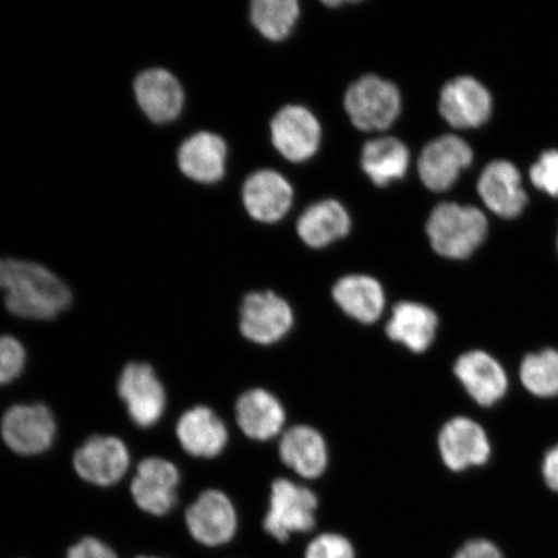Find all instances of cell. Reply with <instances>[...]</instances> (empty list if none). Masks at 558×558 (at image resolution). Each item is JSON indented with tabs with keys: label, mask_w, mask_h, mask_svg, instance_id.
<instances>
[{
	"label": "cell",
	"mask_w": 558,
	"mask_h": 558,
	"mask_svg": "<svg viewBox=\"0 0 558 558\" xmlns=\"http://www.w3.org/2000/svg\"><path fill=\"white\" fill-rule=\"evenodd\" d=\"M3 290L7 310L21 318L52 319L72 304V292L38 263L5 259Z\"/></svg>",
	"instance_id": "1"
},
{
	"label": "cell",
	"mask_w": 558,
	"mask_h": 558,
	"mask_svg": "<svg viewBox=\"0 0 558 558\" xmlns=\"http://www.w3.org/2000/svg\"><path fill=\"white\" fill-rule=\"evenodd\" d=\"M425 233L439 256L463 260L486 239L487 220L477 207L442 202L432 209Z\"/></svg>",
	"instance_id": "2"
},
{
	"label": "cell",
	"mask_w": 558,
	"mask_h": 558,
	"mask_svg": "<svg viewBox=\"0 0 558 558\" xmlns=\"http://www.w3.org/2000/svg\"><path fill=\"white\" fill-rule=\"evenodd\" d=\"M344 109L354 128L379 132L388 130L400 117L402 97L392 82L367 74L348 87Z\"/></svg>",
	"instance_id": "3"
},
{
	"label": "cell",
	"mask_w": 558,
	"mask_h": 558,
	"mask_svg": "<svg viewBox=\"0 0 558 558\" xmlns=\"http://www.w3.org/2000/svg\"><path fill=\"white\" fill-rule=\"evenodd\" d=\"M318 500L308 487L278 478L271 485L269 511L264 529L279 542L294 533H306L316 525Z\"/></svg>",
	"instance_id": "4"
},
{
	"label": "cell",
	"mask_w": 558,
	"mask_h": 558,
	"mask_svg": "<svg viewBox=\"0 0 558 558\" xmlns=\"http://www.w3.org/2000/svg\"><path fill=\"white\" fill-rule=\"evenodd\" d=\"M0 429L12 451L26 457L39 456L53 445L56 421L46 404L21 403L5 411Z\"/></svg>",
	"instance_id": "5"
},
{
	"label": "cell",
	"mask_w": 558,
	"mask_h": 558,
	"mask_svg": "<svg viewBox=\"0 0 558 558\" xmlns=\"http://www.w3.org/2000/svg\"><path fill=\"white\" fill-rule=\"evenodd\" d=\"M270 137L283 158L303 163L316 156L323 129L317 117L302 105H286L270 122Z\"/></svg>",
	"instance_id": "6"
},
{
	"label": "cell",
	"mask_w": 558,
	"mask_h": 558,
	"mask_svg": "<svg viewBox=\"0 0 558 558\" xmlns=\"http://www.w3.org/2000/svg\"><path fill=\"white\" fill-rule=\"evenodd\" d=\"M294 325V312L271 291L251 292L243 299L240 327L244 338L260 345L278 343Z\"/></svg>",
	"instance_id": "7"
},
{
	"label": "cell",
	"mask_w": 558,
	"mask_h": 558,
	"mask_svg": "<svg viewBox=\"0 0 558 558\" xmlns=\"http://www.w3.org/2000/svg\"><path fill=\"white\" fill-rule=\"evenodd\" d=\"M473 151L462 137L442 135L424 146L417 158V173L432 192H446L472 165Z\"/></svg>",
	"instance_id": "8"
},
{
	"label": "cell",
	"mask_w": 558,
	"mask_h": 558,
	"mask_svg": "<svg viewBox=\"0 0 558 558\" xmlns=\"http://www.w3.org/2000/svg\"><path fill=\"white\" fill-rule=\"evenodd\" d=\"M118 393L128 407L129 414L138 427L149 428L159 422L166 409L162 383L148 364L131 362L123 368Z\"/></svg>",
	"instance_id": "9"
},
{
	"label": "cell",
	"mask_w": 558,
	"mask_h": 558,
	"mask_svg": "<svg viewBox=\"0 0 558 558\" xmlns=\"http://www.w3.org/2000/svg\"><path fill=\"white\" fill-rule=\"evenodd\" d=\"M439 114L456 129H476L492 116V95L473 76H458L439 94Z\"/></svg>",
	"instance_id": "10"
},
{
	"label": "cell",
	"mask_w": 558,
	"mask_h": 558,
	"mask_svg": "<svg viewBox=\"0 0 558 558\" xmlns=\"http://www.w3.org/2000/svg\"><path fill=\"white\" fill-rule=\"evenodd\" d=\"M179 484L177 465L162 458H148L138 464L131 493L144 512L165 515L178 504Z\"/></svg>",
	"instance_id": "11"
},
{
	"label": "cell",
	"mask_w": 558,
	"mask_h": 558,
	"mask_svg": "<svg viewBox=\"0 0 558 558\" xmlns=\"http://www.w3.org/2000/svg\"><path fill=\"white\" fill-rule=\"evenodd\" d=\"M130 466L128 446L120 438L94 436L76 450L74 469L87 483L111 486L123 478Z\"/></svg>",
	"instance_id": "12"
},
{
	"label": "cell",
	"mask_w": 558,
	"mask_h": 558,
	"mask_svg": "<svg viewBox=\"0 0 558 558\" xmlns=\"http://www.w3.org/2000/svg\"><path fill=\"white\" fill-rule=\"evenodd\" d=\"M187 529L193 538L208 547H218L233 539L236 512L225 493L207 490L187 508Z\"/></svg>",
	"instance_id": "13"
},
{
	"label": "cell",
	"mask_w": 558,
	"mask_h": 558,
	"mask_svg": "<svg viewBox=\"0 0 558 558\" xmlns=\"http://www.w3.org/2000/svg\"><path fill=\"white\" fill-rule=\"evenodd\" d=\"M242 201L251 218L264 225H275L290 211L294 190L283 174L260 170L244 181Z\"/></svg>",
	"instance_id": "14"
},
{
	"label": "cell",
	"mask_w": 558,
	"mask_h": 558,
	"mask_svg": "<svg viewBox=\"0 0 558 558\" xmlns=\"http://www.w3.org/2000/svg\"><path fill=\"white\" fill-rule=\"evenodd\" d=\"M438 449L446 466L462 472L481 465L490 457V444L483 427L469 417L458 416L439 432Z\"/></svg>",
	"instance_id": "15"
},
{
	"label": "cell",
	"mask_w": 558,
	"mask_h": 558,
	"mask_svg": "<svg viewBox=\"0 0 558 558\" xmlns=\"http://www.w3.org/2000/svg\"><path fill=\"white\" fill-rule=\"evenodd\" d=\"M136 101L143 113L155 123H169L181 114L185 104L183 86L166 69H148L134 83Z\"/></svg>",
	"instance_id": "16"
},
{
	"label": "cell",
	"mask_w": 558,
	"mask_h": 558,
	"mask_svg": "<svg viewBox=\"0 0 558 558\" xmlns=\"http://www.w3.org/2000/svg\"><path fill=\"white\" fill-rule=\"evenodd\" d=\"M227 162V143L213 132H198L187 137L178 151L180 171L201 184L218 183L225 178Z\"/></svg>",
	"instance_id": "17"
},
{
	"label": "cell",
	"mask_w": 558,
	"mask_h": 558,
	"mask_svg": "<svg viewBox=\"0 0 558 558\" xmlns=\"http://www.w3.org/2000/svg\"><path fill=\"white\" fill-rule=\"evenodd\" d=\"M477 190L488 209L501 218H515L526 206L521 173L507 160L488 163L481 173Z\"/></svg>",
	"instance_id": "18"
},
{
	"label": "cell",
	"mask_w": 558,
	"mask_h": 558,
	"mask_svg": "<svg viewBox=\"0 0 558 558\" xmlns=\"http://www.w3.org/2000/svg\"><path fill=\"white\" fill-rule=\"evenodd\" d=\"M453 372L481 407H492L507 392L508 380L504 367L486 352L464 353L457 361Z\"/></svg>",
	"instance_id": "19"
},
{
	"label": "cell",
	"mask_w": 558,
	"mask_h": 558,
	"mask_svg": "<svg viewBox=\"0 0 558 558\" xmlns=\"http://www.w3.org/2000/svg\"><path fill=\"white\" fill-rule=\"evenodd\" d=\"M279 457L288 469L310 480L323 476L329 464L324 436L304 424L284 432L279 442Z\"/></svg>",
	"instance_id": "20"
},
{
	"label": "cell",
	"mask_w": 558,
	"mask_h": 558,
	"mask_svg": "<svg viewBox=\"0 0 558 558\" xmlns=\"http://www.w3.org/2000/svg\"><path fill=\"white\" fill-rule=\"evenodd\" d=\"M235 417L244 435L256 441H268L283 430L286 411L275 395L256 388L236 401Z\"/></svg>",
	"instance_id": "21"
},
{
	"label": "cell",
	"mask_w": 558,
	"mask_h": 558,
	"mask_svg": "<svg viewBox=\"0 0 558 558\" xmlns=\"http://www.w3.org/2000/svg\"><path fill=\"white\" fill-rule=\"evenodd\" d=\"M177 434L183 449L195 458L218 457L228 444L225 422L206 407H197L180 417Z\"/></svg>",
	"instance_id": "22"
},
{
	"label": "cell",
	"mask_w": 558,
	"mask_h": 558,
	"mask_svg": "<svg viewBox=\"0 0 558 558\" xmlns=\"http://www.w3.org/2000/svg\"><path fill=\"white\" fill-rule=\"evenodd\" d=\"M351 229V216L337 199H324L311 205L296 222L300 240L312 248H325L343 240Z\"/></svg>",
	"instance_id": "23"
},
{
	"label": "cell",
	"mask_w": 558,
	"mask_h": 558,
	"mask_svg": "<svg viewBox=\"0 0 558 558\" xmlns=\"http://www.w3.org/2000/svg\"><path fill=\"white\" fill-rule=\"evenodd\" d=\"M332 298L347 316L365 325L376 323L386 308V294L381 283L365 275L340 278L333 286Z\"/></svg>",
	"instance_id": "24"
},
{
	"label": "cell",
	"mask_w": 558,
	"mask_h": 558,
	"mask_svg": "<svg viewBox=\"0 0 558 558\" xmlns=\"http://www.w3.org/2000/svg\"><path fill=\"white\" fill-rule=\"evenodd\" d=\"M438 318L429 306L415 302H401L393 308L387 324L390 340L410 349L411 352L423 353L434 343Z\"/></svg>",
	"instance_id": "25"
},
{
	"label": "cell",
	"mask_w": 558,
	"mask_h": 558,
	"mask_svg": "<svg viewBox=\"0 0 558 558\" xmlns=\"http://www.w3.org/2000/svg\"><path fill=\"white\" fill-rule=\"evenodd\" d=\"M361 167L376 186H388L407 177L410 167L409 148L393 136L374 138L362 149Z\"/></svg>",
	"instance_id": "26"
},
{
	"label": "cell",
	"mask_w": 558,
	"mask_h": 558,
	"mask_svg": "<svg viewBox=\"0 0 558 558\" xmlns=\"http://www.w3.org/2000/svg\"><path fill=\"white\" fill-rule=\"evenodd\" d=\"M299 17L296 0H255L250 4L251 24L270 41L288 39Z\"/></svg>",
	"instance_id": "27"
},
{
	"label": "cell",
	"mask_w": 558,
	"mask_h": 558,
	"mask_svg": "<svg viewBox=\"0 0 558 558\" xmlns=\"http://www.w3.org/2000/svg\"><path fill=\"white\" fill-rule=\"evenodd\" d=\"M521 380L530 392L539 397L558 395V352L547 349L530 354L521 365Z\"/></svg>",
	"instance_id": "28"
},
{
	"label": "cell",
	"mask_w": 558,
	"mask_h": 558,
	"mask_svg": "<svg viewBox=\"0 0 558 558\" xmlns=\"http://www.w3.org/2000/svg\"><path fill=\"white\" fill-rule=\"evenodd\" d=\"M26 353L23 344L15 338L0 337V386L10 384L24 372Z\"/></svg>",
	"instance_id": "29"
},
{
	"label": "cell",
	"mask_w": 558,
	"mask_h": 558,
	"mask_svg": "<svg viewBox=\"0 0 558 558\" xmlns=\"http://www.w3.org/2000/svg\"><path fill=\"white\" fill-rule=\"evenodd\" d=\"M530 179L538 190L558 198V150L544 151L530 170Z\"/></svg>",
	"instance_id": "30"
},
{
	"label": "cell",
	"mask_w": 558,
	"mask_h": 558,
	"mask_svg": "<svg viewBox=\"0 0 558 558\" xmlns=\"http://www.w3.org/2000/svg\"><path fill=\"white\" fill-rule=\"evenodd\" d=\"M305 558H354V549L344 536L323 534L311 542Z\"/></svg>",
	"instance_id": "31"
},
{
	"label": "cell",
	"mask_w": 558,
	"mask_h": 558,
	"mask_svg": "<svg viewBox=\"0 0 558 558\" xmlns=\"http://www.w3.org/2000/svg\"><path fill=\"white\" fill-rule=\"evenodd\" d=\"M66 558H118V556L108 544L88 536L70 547Z\"/></svg>",
	"instance_id": "32"
},
{
	"label": "cell",
	"mask_w": 558,
	"mask_h": 558,
	"mask_svg": "<svg viewBox=\"0 0 558 558\" xmlns=\"http://www.w3.org/2000/svg\"><path fill=\"white\" fill-rule=\"evenodd\" d=\"M453 558H504L493 543L478 539L465 544Z\"/></svg>",
	"instance_id": "33"
},
{
	"label": "cell",
	"mask_w": 558,
	"mask_h": 558,
	"mask_svg": "<svg viewBox=\"0 0 558 558\" xmlns=\"http://www.w3.org/2000/svg\"><path fill=\"white\" fill-rule=\"evenodd\" d=\"M543 476L547 485L558 492V445L544 458Z\"/></svg>",
	"instance_id": "34"
},
{
	"label": "cell",
	"mask_w": 558,
	"mask_h": 558,
	"mask_svg": "<svg viewBox=\"0 0 558 558\" xmlns=\"http://www.w3.org/2000/svg\"><path fill=\"white\" fill-rule=\"evenodd\" d=\"M5 259H0V290H3Z\"/></svg>",
	"instance_id": "35"
},
{
	"label": "cell",
	"mask_w": 558,
	"mask_h": 558,
	"mask_svg": "<svg viewBox=\"0 0 558 558\" xmlns=\"http://www.w3.org/2000/svg\"><path fill=\"white\" fill-rule=\"evenodd\" d=\"M137 558H157V557H146V556H142V557H137Z\"/></svg>",
	"instance_id": "36"
}]
</instances>
